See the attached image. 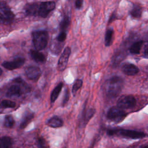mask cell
Wrapping results in <instances>:
<instances>
[{
    "mask_svg": "<svg viewBox=\"0 0 148 148\" xmlns=\"http://www.w3.org/2000/svg\"><path fill=\"white\" fill-rule=\"evenodd\" d=\"M27 77L31 80H36L41 75L40 69L36 66H29L25 70Z\"/></svg>",
    "mask_w": 148,
    "mask_h": 148,
    "instance_id": "obj_10",
    "label": "cell"
},
{
    "mask_svg": "<svg viewBox=\"0 0 148 148\" xmlns=\"http://www.w3.org/2000/svg\"><path fill=\"white\" fill-rule=\"evenodd\" d=\"M63 87V83L62 82H60L58 84V85L53 89V90L51 92V94L50 95V101L51 103L54 102V101L57 99L58 98L61 89Z\"/></svg>",
    "mask_w": 148,
    "mask_h": 148,
    "instance_id": "obj_18",
    "label": "cell"
},
{
    "mask_svg": "<svg viewBox=\"0 0 148 148\" xmlns=\"http://www.w3.org/2000/svg\"><path fill=\"white\" fill-rule=\"evenodd\" d=\"M127 113L117 106L110 108L107 113V119L115 123L121 122L127 116Z\"/></svg>",
    "mask_w": 148,
    "mask_h": 148,
    "instance_id": "obj_4",
    "label": "cell"
},
{
    "mask_svg": "<svg viewBox=\"0 0 148 148\" xmlns=\"http://www.w3.org/2000/svg\"><path fill=\"white\" fill-rule=\"evenodd\" d=\"M95 113V110L93 108H90L87 110L84 109L83 114L80 121V127H84L88 123L89 120L92 117Z\"/></svg>",
    "mask_w": 148,
    "mask_h": 148,
    "instance_id": "obj_11",
    "label": "cell"
},
{
    "mask_svg": "<svg viewBox=\"0 0 148 148\" xmlns=\"http://www.w3.org/2000/svg\"><path fill=\"white\" fill-rule=\"evenodd\" d=\"M70 23V18L68 16H64L63 19L60 23V31L66 32V30L69 27Z\"/></svg>",
    "mask_w": 148,
    "mask_h": 148,
    "instance_id": "obj_23",
    "label": "cell"
},
{
    "mask_svg": "<svg viewBox=\"0 0 148 148\" xmlns=\"http://www.w3.org/2000/svg\"><path fill=\"white\" fill-rule=\"evenodd\" d=\"M83 84V81L81 79H77L75 80L73 86H72V91L73 93V95L75 96L77 91V90L82 86Z\"/></svg>",
    "mask_w": 148,
    "mask_h": 148,
    "instance_id": "obj_26",
    "label": "cell"
},
{
    "mask_svg": "<svg viewBox=\"0 0 148 148\" xmlns=\"http://www.w3.org/2000/svg\"><path fill=\"white\" fill-rule=\"evenodd\" d=\"M142 10L139 5L134 4L130 12V14L133 18H139L142 16Z\"/></svg>",
    "mask_w": 148,
    "mask_h": 148,
    "instance_id": "obj_19",
    "label": "cell"
},
{
    "mask_svg": "<svg viewBox=\"0 0 148 148\" xmlns=\"http://www.w3.org/2000/svg\"><path fill=\"white\" fill-rule=\"evenodd\" d=\"M69 93L68 92V89H66V91H65L63 99H62V106H64L67 103V102L69 100Z\"/></svg>",
    "mask_w": 148,
    "mask_h": 148,
    "instance_id": "obj_29",
    "label": "cell"
},
{
    "mask_svg": "<svg viewBox=\"0 0 148 148\" xmlns=\"http://www.w3.org/2000/svg\"><path fill=\"white\" fill-rule=\"evenodd\" d=\"M12 145V140L8 136L0 138V148H10Z\"/></svg>",
    "mask_w": 148,
    "mask_h": 148,
    "instance_id": "obj_22",
    "label": "cell"
},
{
    "mask_svg": "<svg viewBox=\"0 0 148 148\" xmlns=\"http://www.w3.org/2000/svg\"><path fill=\"white\" fill-rule=\"evenodd\" d=\"M136 104V98L131 95L121 96L117 100V107L121 109H132Z\"/></svg>",
    "mask_w": 148,
    "mask_h": 148,
    "instance_id": "obj_6",
    "label": "cell"
},
{
    "mask_svg": "<svg viewBox=\"0 0 148 148\" xmlns=\"http://www.w3.org/2000/svg\"><path fill=\"white\" fill-rule=\"evenodd\" d=\"M124 86V80L120 76H114L105 83V91L108 97L114 98L121 92Z\"/></svg>",
    "mask_w": 148,
    "mask_h": 148,
    "instance_id": "obj_1",
    "label": "cell"
},
{
    "mask_svg": "<svg viewBox=\"0 0 148 148\" xmlns=\"http://www.w3.org/2000/svg\"><path fill=\"white\" fill-rule=\"evenodd\" d=\"M2 69L0 68V76L1 75V74H2Z\"/></svg>",
    "mask_w": 148,
    "mask_h": 148,
    "instance_id": "obj_34",
    "label": "cell"
},
{
    "mask_svg": "<svg viewBox=\"0 0 148 148\" xmlns=\"http://www.w3.org/2000/svg\"><path fill=\"white\" fill-rule=\"evenodd\" d=\"M116 19V14L115 13V12H113V13H112V14H111V16H110V17L109 18L108 23H112V21H113Z\"/></svg>",
    "mask_w": 148,
    "mask_h": 148,
    "instance_id": "obj_31",
    "label": "cell"
},
{
    "mask_svg": "<svg viewBox=\"0 0 148 148\" xmlns=\"http://www.w3.org/2000/svg\"><path fill=\"white\" fill-rule=\"evenodd\" d=\"M39 3L38 2L27 4L24 7L25 13L28 16H37Z\"/></svg>",
    "mask_w": 148,
    "mask_h": 148,
    "instance_id": "obj_13",
    "label": "cell"
},
{
    "mask_svg": "<svg viewBox=\"0 0 148 148\" xmlns=\"http://www.w3.org/2000/svg\"><path fill=\"white\" fill-rule=\"evenodd\" d=\"M30 56L31 58L36 62L43 63L46 61V57L43 54L39 52L37 50H30Z\"/></svg>",
    "mask_w": 148,
    "mask_h": 148,
    "instance_id": "obj_16",
    "label": "cell"
},
{
    "mask_svg": "<svg viewBox=\"0 0 148 148\" xmlns=\"http://www.w3.org/2000/svg\"><path fill=\"white\" fill-rule=\"evenodd\" d=\"M63 148H66V147H63Z\"/></svg>",
    "mask_w": 148,
    "mask_h": 148,
    "instance_id": "obj_35",
    "label": "cell"
},
{
    "mask_svg": "<svg viewBox=\"0 0 148 148\" xmlns=\"http://www.w3.org/2000/svg\"><path fill=\"white\" fill-rule=\"evenodd\" d=\"M66 32H63V31H60V34H58V35L57 37L56 40L58 42H63L66 39Z\"/></svg>",
    "mask_w": 148,
    "mask_h": 148,
    "instance_id": "obj_28",
    "label": "cell"
},
{
    "mask_svg": "<svg viewBox=\"0 0 148 148\" xmlns=\"http://www.w3.org/2000/svg\"><path fill=\"white\" fill-rule=\"evenodd\" d=\"M114 31L112 28H108L105 33V45L106 46H110L113 42Z\"/></svg>",
    "mask_w": 148,
    "mask_h": 148,
    "instance_id": "obj_21",
    "label": "cell"
},
{
    "mask_svg": "<svg viewBox=\"0 0 148 148\" xmlns=\"http://www.w3.org/2000/svg\"><path fill=\"white\" fill-rule=\"evenodd\" d=\"M123 72L126 75L133 76L137 74L139 72L138 68L134 64L130 63H125L121 67Z\"/></svg>",
    "mask_w": 148,
    "mask_h": 148,
    "instance_id": "obj_12",
    "label": "cell"
},
{
    "mask_svg": "<svg viewBox=\"0 0 148 148\" xmlns=\"http://www.w3.org/2000/svg\"><path fill=\"white\" fill-rule=\"evenodd\" d=\"M56 7V3L54 1H46L39 3L37 16L46 18L50 12L54 9Z\"/></svg>",
    "mask_w": 148,
    "mask_h": 148,
    "instance_id": "obj_7",
    "label": "cell"
},
{
    "mask_svg": "<svg viewBox=\"0 0 148 148\" xmlns=\"http://www.w3.org/2000/svg\"><path fill=\"white\" fill-rule=\"evenodd\" d=\"M64 124L62 120L58 116H53L46 122V125L51 128H60Z\"/></svg>",
    "mask_w": 148,
    "mask_h": 148,
    "instance_id": "obj_14",
    "label": "cell"
},
{
    "mask_svg": "<svg viewBox=\"0 0 148 148\" xmlns=\"http://www.w3.org/2000/svg\"><path fill=\"white\" fill-rule=\"evenodd\" d=\"M108 134L110 136L119 135L124 138L131 139H139L146 137V135L144 132L132 130L121 128H112L108 131Z\"/></svg>",
    "mask_w": 148,
    "mask_h": 148,
    "instance_id": "obj_2",
    "label": "cell"
},
{
    "mask_svg": "<svg viewBox=\"0 0 148 148\" xmlns=\"http://www.w3.org/2000/svg\"><path fill=\"white\" fill-rule=\"evenodd\" d=\"M32 36L34 45L37 51L42 50L46 47L49 39V34L46 31H34L32 33Z\"/></svg>",
    "mask_w": 148,
    "mask_h": 148,
    "instance_id": "obj_3",
    "label": "cell"
},
{
    "mask_svg": "<svg viewBox=\"0 0 148 148\" xmlns=\"http://www.w3.org/2000/svg\"><path fill=\"white\" fill-rule=\"evenodd\" d=\"M14 15L10 8L4 2L0 1V23L8 24L11 23Z\"/></svg>",
    "mask_w": 148,
    "mask_h": 148,
    "instance_id": "obj_5",
    "label": "cell"
},
{
    "mask_svg": "<svg viewBox=\"0 0 148 148\" xmlns=\"http://www.w3.org/2000/svg\"><path fill=\"white\" fill-rule=\"evenodd\" d=\"M140 148H148V146L147 145H145V146H143L141 147Z\"/></svg>",
    "mask_w": 148,
    "mask_h": 148,
    "instance_id": "obj_33",
    "label": "cell"
},
{
    "mask_svg": "<svg viewBox=\"0 0 148 148\" xmlns=\"http://www.w3.org/2000/svg\"><path fill=\"white\" fill-rule=\"evenodd\" d=\"M14 124V120L11 115H8L5 117L4 125L7 128H12Z\"/></svg>",
    "mask_w": 148,
    "mask_h": 148,
    "instance_id": "obj_25",
    "label": "cell"
},
{
    "mask_svg": "<svg viewBox=\"0 0 148 148\" xmlns=\"http://www.w3.org/2000/svg\"><path fill=\"white\" fill-rule=\"evenodd\" d=\"M148 49H147V45H146V47H145V49L144 50V51H143V57L145 58H147V56H148Z\"/></svg>",
    "mask_w": 148,
    "mask_h": 148,
    "instance_id": "obj_32",
    "label": "cell"
},
{
    "mask_svg": "<svg viewBox=\"0 0 148 148\" xmlns=\"http://www.w3.org/2000/svg\"><path fill=\"white\" fill-rule=\"evenodd\" d=\"M37 145L39 148H49V145L47 141L42 136L38 137L37 139Z\"/></svg>",
    "mask_w": 148,
    "mask_h": 148,
    "instance_id": "obj_27",
    "label": "cell"
},
{
    "mask_svg": "<svg viewBox=\"0 0 148 148\" xmlns=\"http://www.w3.org/2000/svg\"><path fill=\"white\" fill-rule=\"evenodd\" d=\"M83 1L82 0H77L75 2V7L76 9H80L81 7L82 6V5H83Z\"/></svg>",
    "mask_w": 148,
    "mask_h": 148,
    "instance_id": "obj_30",
    "label": "cell"
},
{
    "mask_svg": "<svg viewBox=\"0 0 148 148\" xmlns=\"http://www.w3.org/2000/svg\"><path fill=\"white\" fill-rule=\"evenodd\" d=\"M16 106V103L13 101L4 99L0 103V107L3 108H14Z\"/></svg>",
    "mask_w": 148,
    "mask_h": 148,
    "instance_id": "obj_24",
    "label": "cell"
},
{
    "mask_svg": "<svg viewBox=\"0 0 148 148\" xmlns=\"http://www.w3.org/2000/svg\"><path fill=\"white\" fill-rule=\"evenodd\" d=\"M22 94V90L20 86L13 85L10 87L6 92V96L8 97H20Z\"/></svg>",
    "mask_w": 148,
    "mask_h": 148,
    "instance_id": "obj_15",
    "label": "cell"
},
{
    "mask_svg": "<svg viewBox=\"0 0 148 148\" xmlns=\"http://www.w3.org/2000/svg\"><path fill=\"white\" fill-rule=\"evenodd\" d=\"M143 44V40H138L132 43L129 48V51L131 54H138L140 53V50Z\"/></svg>",
    "mask_w": 148,
    "mask_h": 148,
    "instance_id": "obj_17",
    "label": "cell"
},
{
    "mask_svg": "<svg viewBox=\"0 0 148 148\" xmlns=\"http://www.w3.org/2000/svg\"><path fill=\"white\" fill-rule=\"evenodd\" d=\"M71 50L69 47H66L60 56V57L58 61L57 68L59 71H63L65 69L68 62L69 57L71 54Z\"/></svg>",
    "mask_w": 148,
    "mask_h": 148,
    "instance_id": "obj_8",
    "label": "cell"
},
{
    "mask_svg": "<svg viewBox=\"0 0 148 148\" xmlns=\"http://www.w3.org/2000/svg\"><path fill=\"white\" fill-rule=\"evenodd\" d=\"M34 118V113L31 112H27L23 116L22 121L20 124V128L23 129L25 128L27 125L31 122Z\"/></svg>",
    "mask_w": 148,
    "mask_h": 148,
    "instance_id": "obj_20",
    "label": "cell"
},
{
    "mask_svg": "<svg viewBox=\"0 0 148 148\" xmlns=\"http://www.w3.org/2000/svg\"><path fill=\"white\" fill-rule=\"evenodd\" d=\"M25 62V59L22 57H17L12 61H5L2 65L8 70H13L18 68L23 65Z\"/></svg>",
    "mask_w": 148,
    "mask_h": 148,
    "instance_id": "obj_9",
    "label": "cell"
}]
</instances>
